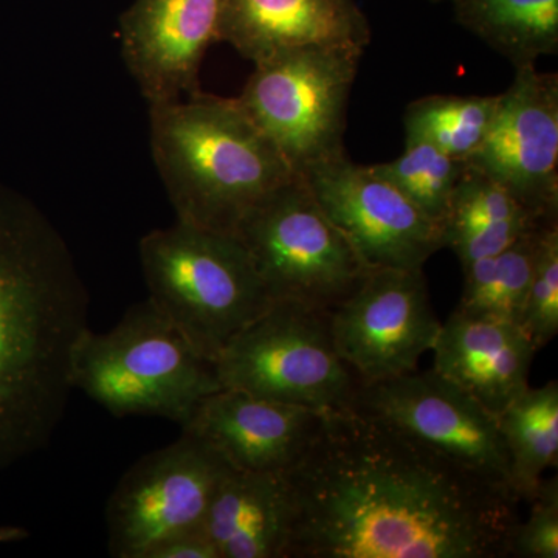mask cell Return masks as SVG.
Returning <instances> with one entry per match:
<instances>
[{"label": "cell", "instance_id": "4316f807", "mask_svg": "<svg viewBox=\"0 0 558 558\" xmlns=\"http://www.w3.org/2000/svg\"><path fill=\"white\" fill-rule=\"evenodd\" d=\"M148 558H219L204 527L182 532L150 550Z\"/></svg>", "mask_w": 558, "mask_h": 558}, {"label": "cell", "instance_id": "5bb4252c", "mask_svg": "<svg viewBox=\"0 0 558 558\" xmlns=\"http://www.w3.org/2000/svg\"><path fill=\"white\" fill-rule=\"evenodd\" d=\"M226 0H135L121 14L124 64L149 106L199 90L202 62L220 43Z\"/></svg>", "mask_w": 558, "mask_h": 558}, {"label": "cell", "instance_id": "52a82bcc", "mask_svg": "<svg viewBox=\"0 0 558 558\" xmlns=\"http://www.w3.org/2000/svg\"><path fill=\"white\" fill-rule=\"evenodd\" d=\"M215 365L222 388L318 413L351 409L362 385L337 352L328 312L293 301H274Z\"/></svg>", "mask_w": 558, "mask_h": 558}, {"label": "cell", "instance_id": "277c9868", "mask_svg": "<svg viewBox=\"0 0 558 558\" xmlns=\"http://www.w3.org/2000/svg\"><path fill=\"white\" fill-rule=\"evenodd\" d=\"M72 385L112 416H153L180 427L222 389L216 365L149 300L135 304L109 332L90 328L73 349Z\"/></svg>", "mask_w": 558, "mask_h": 558}, {"label": "cell", "instance_id": "3957f363", "mask_svg": "<svg viewBox=\"0 0 558 558\" xmlns=\"http://www.w3.org/2000/svg\"><path fill=\"white\" fill-rule=\"evenodd\" d=\"M149 108L153 159L180 222L234 236L295 178L238 98L197 92Z\"/></svg>", "mask_w": 558, "mask_h": 558}, {"label": "cell", "instance_id": "ffe728a7", "mask_svg": "<svg viewBox=\"0 0 558 558\" xmlns=\"http://www.w3.org/2000/svg\"><path fill=\"white\" fill-rule=\"evenodd\" d=\"M465 31L512 62L535 65L558 51V0H449Z\"/></svg>", "mask_w": 558, "mask_h": 558}, {"label": "cell", "instance_id": "8fae6325", "mask_svg": "<svg viewBox=\"0 0 558 558\" xmlns=\"http://www.w3.org/2000/svg\"><path fill=\"white\" fill-rule=\"evenodd\" d=\"M351 409L379 418L483 478L512 488L498 418L436 371L416 369L362 384Z\"/></svg>", "mask_w": 558, "mask_h": 558}, {"label": "cell", "instance_id": "44dd1931", "mask_svg": "<svg viewBox=\"0 0 558 558\" xmlns=\"http://www.w3.org/2000/svg\"><path fill=\"white\" fill-rule=\"evenodd\" d=\"M497 418L508 450L513 492L520 501H531L546 472L557 465V381L529 387Z\"/></svg>", "mask_w": 558, "mask_h": 558}, {"label": "cell", "instance_id": "ba28073f", "mask_svg": "<svg viewBox=\"0 0 558 558\" xmlns=\"http://www.w3.org/2000/svg\"><path fill=\"white\" fill-rule=\"evenodd\" d=\"M234 236L247 250L271 301L330 312L368 271L300 178L256 205Z\"/></svg>", "mask_w": 558, "mask_h": 558}, {"label": "cell", "instance_id": "9a60e30c", "mask_svg": "<svg viewBox=\"0 0 558 558\" xmlns=\"http://www.w3.org/2000/svg\"><path fill=\"white\" fill-rule=\"evenodd\" d=\"M325 414L222 388L202 400L180 428L231 469L284 475L306 451Z\"/></svg>", "mask_w": 558, "mask_h": 558}, {"label": "cell", "instance_id": "e0dca14e", "mask_svg": "<svg viewBox=\"0 0 558 558\" xmlns=\"http://www.w3.org/2000/svg\"><path fill=\"white\" fill-rule=\"evenodd\" d=\"M538 349L515 323L473 318L453 311L440 325L433 371L498 417L529 388Z\"/></svg>", "mask_w": 558, "mask_h": 558}, {"label": "cell", "instance_id": "ac0fdd59", "mask_svg": "<svg viewBox=\"0 0 558 558\" xmlns=\"http://www.w3.org/2000/svg\"><path fill=\"white\" fill-rule=\"evenodd\" d=\"M292 526L286 476L234 469L216 488L204 523L219 558H288Z\"/></svg>", "mask_w": 558, "mask_h": 558}, {"label": "cell", "instance_id": "30bf717a", "mask_svg": "<svg viewBox=\"0 0 558 558\" xmlns=\"http://www.w3.org/2000/svg\"><path fill=\"white\" fill-rule=\"evenodd\" d=\"M328 319L337 352L362 384L416 371L442 325L422 269L366 271Z\"/></svg>", "mask_w": 558, "mask_h": 558}, {"label": "cell", "instance_id": "2e32d148", "mask_svg": "<svg viewBox=\"0 0 558 558\" xmlns=\"http://www.w3.org/2000/svg\"><path fill=\"white\" fill-rule=\"evenodd\" d=\"M219 39L256 64L300 47L366 51L371 27L357 0H226Z\"/></svg>", "mask_w": 558, "mask_h": 558}, {"label": "cell", "instance_id": "7c38bea8", "mask_svg": "<svg viewBox=\"0 0 558 558\" xmlns=\"http://www.w3.org/2000/svg\"><path fill=\"white\" fill-rule=\"evenodd\" d=\"M303 180L368 270L424 269L444 248L438 223L371 165L344 156Z\"/></svg>", "mask_w": 558, "mask_h": 558}, {"label": "cell", "instance_id": "484cf974", "mask_svg": "<svg viewBox=\"0 0 558 558\" xmlns=\"http://www.w3.org/2000/svg\"><path fill=\"white\" fill-rule=\"evenodd\" d=\"M526 521H519L510 538L509 557L558 558V481L545 478L531 501Z\"/></svg>", "mask_w": 558, "mask_h": 558}, {"label": "cell", "instance_id": "7402d4cb", "mask_svg": "<svg viewBox=\"0 0 558 558\" xmlns=\"http://www.w3.org/2000/svg\"><path fill=\"white\" fill-rule=\"evenodd\" d=\"M543 226L523 234L498 255L464 267V288L454 312L520 326Z\"/></svg>", "mask_w": 558, "mask_h": 558}, {"label": "cell", "instance_id": "9c48e42d", "mask_svg": "<svg viewBox=\"0 0 558 558\" xmlns=\"http://www.w3.org/2000/svg\"><path fill=\"white\" fill-rule=\"evenodd\" d=\"M230 469L207 444L186 433L140 459L109 498L110 556L148 558L165 539L204 527L213 495Z\"/></svg>", "mask_w": 558, "mask_h": 558}, {"label": "cell", "instance_id": "d6986e66", "mask_svg": "<svg viewBox=\"0 0 558 558\" xmlns=\"http://www.w3.org/2000/svg\"><path fill=\"white\" fill-rule=\"evenodd\" d=\"M543 223L548 222L535 218L498 182L465 165L444 220V247L453 250L464 269L498 255Z\"/></svg>", "mask_w": 558, "mask_h": 558}, {"label": "cell", "instance_id": "7a4b0ae2", "mask_svg": "<svg viewBox=\"0 0 558 558\" xmlns=\"http://www.w3.org/2000/svg\"><path fill=\"white\" fill-rule=\"evenodd\" d=\"M89 293L69 245L0 183V472L50 442L68 409Z\"/></svg>", "mask_w": 558, "mask_h": 558}, {"label": "cell", "instance_id": "4fadbf2b", "mask_svg": "<svg viewBox=\"0 0 558 558\" xmlns=\"http://www.w3.org/2000/svg\"><path fill=\"white\" fill-rule=\"evenodd\" d=\"M465 165L498 182L535 218L557 220V73L515 69L490 131Z\"/></svg>", "mask_w": 558, "mask_h": 558}, {"label": "cell", "instance_id": "5b68a950", "mask_svg": "<svg viewBox=\"0 0 558 558\" xmlns=\"http://www.w3.org/2000/svg\"><path fill=\"white\" fill-rule=\"evenodd\" d=\"M138 250L150 304L213 362L274 303L233 234L175 220Z\"/></svg>", "mask_w": 558, "mask_h": 558}, {"label": "cell", "instance_id": "603a6c76", "mask_svg": "<svg viewBox=\"0 0 558 558\" xmlns=\"http://www.w3.org/2000/svg\"><path fill=\"white\" fill-rule=\"evenodd\" d=\"M501 94L429 95L407 106L405 138L429 143L447 156L465 161L480 148L497 117Z\"/></svg>", "mask_w": 558, "mask_h": 558}, {"label": "cell", "instance_id": "8992f818", "mask_svg": "<svg viewBox=\"0 0 558 558\" xmlns=\"http://www.w3.org/2000/svg\"><path fill=\"white\" fill-rule=\"evenodd\" d=\"M365 51L300 47L256 62L238 97L295 178L348 156L349 97Z\"/></svg>", "mask_w": 558, "mask_h": 558}, {"label": "cell", "instance_id": "83f0119b", "mask_svg": "<svg viewBox=\"0 0 558 558\" xmlns=\"http://www.w3.org/2000/svg\"><path fill=\"white\" fill-rule=\"evenodd\" d=\"M28 532L25 529L17 526H0V543L21 542L28 537Z\"/></svg>", "mask_w": 558, "mask_h": 558}, {"label": "cell", "instance_id": "6da1fadb", "mask_svg": "<svg viewBox=\"0 0 558 558\" xmlns=\"http://www.w3.org/2000/svg\"><path fill=\"white\" fill-rule=\"evenodd\" d=\"M288 558H505L520 498L354 409L323 416L284 473Z\"/></svg>", "mask_w": 558, "mask_h": 558}, {"label": "cell", "instance_id": "cb8c5ba5", "mask_svg": "<svg viewBox=\"0 0 558 558\" xmlns=\"http://www.w3.org/2000/svg\"><path fill=\"white\" fill-rule=\"evenodd\" d=\"M371 167L442 229L465 161L447 156L429 143L405 138V149L398 159Z\"/></svg>", "mask_w": 558, "mask_h": 558}, {"label": "cell", "instance_id": "d4e9b609", "mask_svg": "<svg viewBox=\"0 0 558 558\" xmlns=\"http://www.w3.org/2000/svg\"><path fill=\"white\" fill-rule=\"evenodd\" d=\"M520 328L534 347H546L558 332V222L545 223L529 284Z\"/></svg>", "mask_w": 558, "mask_h": 558}, {"label": "cell", "instance_id": "f1b7e54d", "mask_svg": "<svg viewBox=\"0 0 558 558\" xmlns=\"http://www.w3.org/2000/svg\"><path fill=\"white\" fill-rule=\"evenodd\" d=\"M432 2H435V3H442V2H449V0H432Z\"/></svg>", "mask_w": 558, "mask_h": 558}]
</instances>
